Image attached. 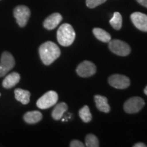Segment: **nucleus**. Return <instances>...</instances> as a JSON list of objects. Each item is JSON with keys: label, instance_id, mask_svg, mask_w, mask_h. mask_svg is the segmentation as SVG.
Segmentation results:
<instances>
[{"label": "nucleus", "instance_id": "obj_8", "mask_svg": "<svg viewBox=\"0 0 147 147\" xmlns=\"http://www.w3.org/2000/svg\"><path fill=\"white\" fill-rule=\"evenodd\" d=\"M76 72L80 77H90L94 75L96 72V66L91 61H84L78 65Z\"/></svg>", "mask_w": 147, "mask_h": 147}, {"label": "nucleus", "instance_id": "obj_9", "mask_svg": "<svg viewBox=\"0 0 147 147\" xmlns=\"http://www.w3.org/2000/svg\"><path fill=\"white\" fill-rule=\"evenodd\" d=\"M108 82L112 87L119 89H127L130 85V80L128 77L121 74H114L110 76Z\"/></svg>", "mask_w": 147, "mask_h": 147}, {"label": "nucleus", "instance_id": "obj_14", "mask_svg": "<svg viewBox=\"0 0 147 147\" xmlns=\"http://www.w3.org/2000/svg\"><path fill=\"white\" fill-rule=\"evenodd\" d=\"M24 120L29 124H35L42 120V115L39 111H29L25 114L23 117Z\"/></svg>", "mask_w": 147, "mask_h": 147}, {"label": "nucleus", "instance_id": "obj_20", "mask_svg": "<svg viewBox=\"0 0 147 147\" xmlns=\"http://www.w3.org/2000/svg\"><path fill=\"white\" fill-rule=\"evenodd\" d=\"M85 144L87 147H98L100 146L97 138L92 134H89L85 138Z\"/></svg>", "mask_w": 147, "mask_h": 147}, {"label": "nucleus", "instance_id": "obj_19", "mask_svg": "<svg viewBox=\"0 0 147 147\" xmlns=\"http://www.w3.org/2000/svg\"><path fill=\"white\" fill-rule=\"evenodd\" d=\"M79 116L84 123H89L92 119V115L89 106H84L79 110Z\"/></svg>", "mask_w": 147, "mask_h": 147}, {"label": "nucleus", "instance_id": "obj_10", "mask_svg": "<svg viewBox=\"0 0 147 147\" xmlns=\"http://www.w3.org/2000/svg\"><path fill=\"white\" fill-rule=\"evenodd\" d=\"M132 23L135 27L142 32H147V15L142 12H134L131 15Z\"/></svg>", "mask_w": 147, "mask_h": 147}, {"label": "nucleus", "instance_id": "obj_26", "mask_svg": "<svg viewBox=\"0 0 147 147\" xmlns=\"http://www.w3.org/2000/svg\"><path fill=\"white\" fill-rule=\"evenodd\" d=\"M0 96H1V93H0Z\"/></svg>", "mask_w": 147, "mask_h": 147}, {"label": "nucleus", "instance_id": "obj_3", "mask_svg": "<svg viewBox=\"0 0 147 147\" xmlns=\"http://www.w3.org/2000/svg\"><path fill=\"white\" fill-rule=\"evenodd\" d=\"M58 101V94L54 91H50L44 94L37 101V106L40 109H47L56 104Z\"/></svg>", "mask_w": 147, "mask_h": 147}, {"label": "nucleus", "instance_id": "obj_16", "mask_svg": "<svg viewBox=\"0 0 147 147\" xmlns=\"http://www.w3.org/2000/svg\"><path fill=\"white\" fill-rule=\"evenodd\" d=\"M67 105L65 102H61L55 106L52 113V117L55 120H60L63 114L67 110Z\"/></svg>", "mask_w": 147, "mask_h": 147}, {"label": "nucleus", "instance_id": "obj_15", "mask_svg": "<svg viewBox=\"0 0 147 147\" xmlns=\"http://www.w3.org/2000/svg\"><path fill=\"white\" fill-rule=\"evenodd\" d=\"M14 95H15L16 100L20 102L24 105L29 104L30 101V92L26 90L22 89H16L14 90Z\"/></svg>", "mask_w": 147, "mask_h": 147}, {"label": "nucleus", "instance_id": "obj_12", "mask_svg": "<svg viewBox=\"0 0 147 147\" xmlns=\"http://www.w3.org/2000/svg\"><path fill=\"white\" fill-rule=\"evenodd\" d=\"M20 79H21V76H20L19 74L17 72L11 73L3 79L2 82L3 87L5 89H11L18 83Z\"/></svg>", "mask_w": 147, "mask_h": 147}, {"label": "nucleus", "instance_id": "obj_18", "mask_svg": "<svg viewBox=\"0 0 147 147\" xmlns=\"http://www.w3.org/2000/svg\"><path fill=\"white\" fill-rule=\"evenodd\" d=\"M122 16L118 12H115L113 18L110 20V24L116 30H120L122 27Z\"/></svg>", "mask_w": 147, "mask_h": 147}, {"label": "nucleus", "instance_id": "obj_6", "mask_svg": "<svg viewBox=\"0 0 147 147\" xmlns=\"http://www.w3.org/2000/svg\"><path fill=\"white\" fill-rule=\"evenodd\" d=\"M15 60L12 55L8 51L2 53L0 61V77L4 76L14 67Z\"/></svg>", "mask_w": 147, "mask_h": 147}, {"label": "nucleus", "instance_id": "obj_23", "mask_svg": "<svg viewBox=\"0 0 147 147\" xmlns=\"http://www.w3.org/2000/svg\"><path fill=\"white\" fill-rule=\"evenodd\" d=\"M140 4L147 8V0H136Z\"/></svg>", "mask_w": 147, "mask_h": 147}, {"label": "nucleus", "instance_id": "obj_17", "mask_svg": "<svg viewBox=\"0 0 147 147\" xmlns=\"http://www.w3.org/2000/svg\"><path fill=\"white\" fill-rule=\"evenodd\" d=\"M93 33L97 39L103 42H109L111 40V36L110 34L104 29L100 28H94Z\"/></svg>", "mask_w": 147, "mask_h": 147}, {"label": "nucleus", "instance_id": "obj_11", "mask_svg": "<svg viewBox=\"0 0 147 147\" xmlns=\"http://www.w3.org/2000/svg\"><path fill=\"white\" fill-rule=\"evenodd\" d=\"M62 19L63 18L59 13H53L46 18L44 21L43 25L48 30H53L59 25Z\"/></svg>", "mask_w": 147, "mask_h": 147}, {"label": "nucleus", "instance_id": "obj_1", "mask_svg": "<svg viewBox=\"0 0 147 147\" xmlns=\"http://www.w3.org/2000/svg\"><path fill=\"white\" fill-rule=\"evenodd\" d=\"M39 54L42 63L45 65H49L59 57L61 51L56 44L48 41L40 47Z\"/></svg>", "mask_w": 147, "mask_h": 147}, {"label": "nucleus", "instance_id": "obj_4", "mask_svg": "<svg viewBox=\"0 0 147 147\" xmlns=\"http://www.w3.org/2000/svg\"><path fill=\"white\" fill-rule=\"evenodd\" d=\"M109 49L115 54L119 56H127L131 52L128 44L120 40H113L109 42Z\"/></svg>", "mask_w": 147, "mask_h": 147}, {"label": "nucleus", "instance_id": "obj_24", "mask_svg": "<svg viewBox=\"0 0 147 147\" xmlns=\"http://www.w3.org/2000/svg\"><path fill=\"white\" fill-rule=\"evenodd\" d=\"M134 147H146V145L142 142H138L134 144Z\"/></svg>", "mask_w": 147, "mask_h": 147}, {"label": "nucleus", "instance_id": "obj_21", "mask_svg": "<svg viewBox=\"0 0 147 147\" xmlns=\"http://www.w3.org/2000/svg\"><path fill=\"white\" fill-rule=\"evenodd\" d=\"M105 1H106V0H87L86 4L89 8H94L95 7L104 3Z\"/></svg>", "mask_w": 147, "mask_h": 147}, {"label": "nucleus", "instance_id": "obj_7", "mask_svg": "<svg viewBox=\"0 0 147 147\" xmlns=\"http://www.w3.org/2000/svg\"><path fill=\"white\" fill-rule=\"evenodd\" d=\"M144 101L140 97H133L127 100L124 104V110L129 114L137 113L144 106Z\"/></svg>", "mask_w": 147, "mask_h": 147}, {"label": "nucleus", "instance_id": "obj_5", "mask_svg": "<svg viewBox=\"0 0 147 147\" xmlns=\"http://www.w3.org/2000/svg\"><path fill=\"white\" fill-rule=\"evenodd\" d=\"M31 12L28 7L21 5L16 6L14 10V16L16 18L18 25L21 27H25L27 25Z\"/></svg>", "mask_w": 147, "mask_h": 147}, {"label": "nucleus", "instance_id": "obj_25", "mask_svg": "<svg viewBox=\"0 0 147 147\" xmlns=\"http://www.w3.org/2000/svg\"><path fill=\"white\" fill-rule=\"evenodd\" d=\"M144 92L145 94H146V95H147V86H146V87H145V89H144Z\"/></svg>", "mask_w": 147, "mask_h": 147}, {"label": "nucleus", "instance_id": "obj_13", "mask_svg": "<svg viewBox=\"0 0 147 147\" xmlns=\"http://www.w3.org/2000/svg\"><path fill=\"white\" fill-rule=\"evenodd\" d=\"M95 102L97 109L104 113H108L110 110V107L108 103V99L106 97L100 95L95 96Z\"/></svg>", "mask_w": 147, "mask_h": 147}, {"label": "nucleus", "instance_id": "obj_22", "mask_svg": "<svg viewBox=\"0 0 147 147\" xmlns=\"http://www.w3.org/2000/svg\"><path fill=\"white\" fill-rule=\"evenodd\" d=\"M69 146L71 147H84V144H83V143L80 142V141L75 140L71 141Z\"/></svg>", "mask_w": 147, "mask_h": 147}, {"label": "nucleus", "instance_id": "obj_2", "mask_svg": "<svg viewBox=\"0 0 147 147\" xmlns=\"http://www.w3.org/2000/svg\"><path fill=\"white\" fill-rule=\"evenodd\" d=\"M76 33L72 26L68 23H64L58 29L57 38L58 42L63 47H69L74 41Z\"/></svg>", "mask_w": 147, "mask_h": 147}]
</instances>
